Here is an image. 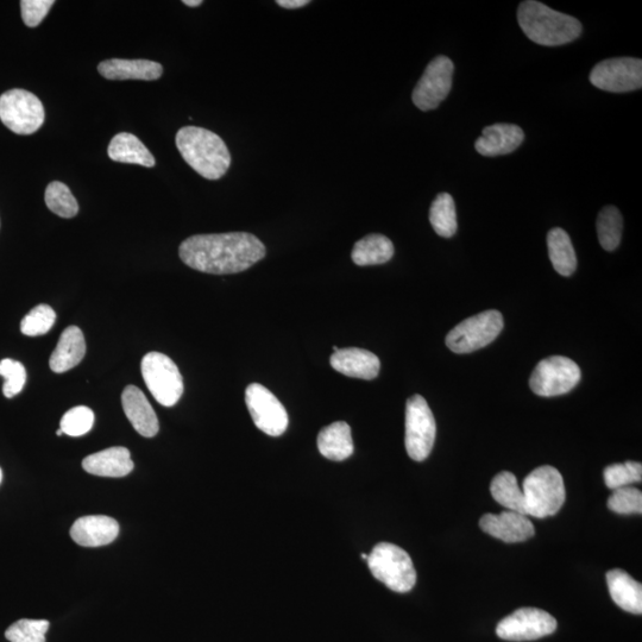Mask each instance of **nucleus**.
Here are the masks:
<instances>
[{
  "label": "nucleus",
  "mask_w": 642,
  "mask_h": 642,
  "mask_svg": "<svg viewBox=\"0 0 642 642\" xmlns=\"http://www.w3.org/2000/svg\"><path fill=\"white\" fill-rule=\"evenodd\" d=\"M318 450L333 462H342L354 453L351 428L344 421H337L323 428L318 436Z\"/></svg>",
  "instance_id": "obj_24"
},
{
  "label": "nucleus",
  "mask_w": 642,
  "mask_h": 642,
  "mask_svg": "<svg viewBox=\"0 0 642 642\" xmlns=\"http://www.w3.org/2000/svg\"><path fill=\"white\" fill-rule=\"evenodd\" d=\"M430 222L436 234L450 238L457 232V213L455 200L449 193H440L434 199L430 210Z\"/></svg>",
  "instance_id": "obj_29"
},
{
  "label": "nucleus",
  "mask_w": 642,
  "mask_h": 642,
  "mask_svg": "<svg viewBox=\"0 0 642 642\" xmlns=\"http://www.w3.org/2000/svg\"><path fill=\"white\" fill-rule=\"evenodd\" d=\"M0 376L5 379L3 393L8 399L20 394L27 382V371L24 365L10 358L0 362Z\"/></svg>",
  "instance_id": "obj_37"
},
{
  "label": "nucleus",
  "mask_w": 642,
  "mask_h": 642,
  "mask_svg": "<svg viewBox=\"0 0 642 642\" xmlns=\"http://www.w3.org/2000/svg\"><path fill=\"white\" fill-rule=\"evenodd\" d=\"M502 329V314L490 310L463 320L450 331L445 342L455 354H470L493 343Z\"/></svg>",
  "instance_id": "obj_7"
},
{
  "label": "nucleus",
  "mask_w": 642,
  "mask_h": 642,
  "mask_svg": "<svg viewBox=\"0 0 642 642\" xmlns=\"http://www.w3.org/2000/svg\"><path fill=\"white\" fill-rule=\"evenodd\" d=\"M550 260L556 272L562 276H571L577 268V257L574 245L566 231L552 229L547 235Z\"/></svg>",
  "instance_id": "obj_27"
},
{
  "label": "nucleus",
  "mask_w": 642,
  "mask_h": 642,
  "mask_svg": "<svg viewBox=\"0 0 642 642\" xmlns=\"http://www.w3.org/2000/svg\"><path fill=\"white\" fill-rule=\"evenodd\" d=\"M590 83L602 91L625 93L642 87V61L635 58L609 59L597 64Z\"/></svg>",
  "instance_id": "obj_14"
},
{
  "label": "nucleus",
  "mask_w": 642,
  "mask_h": 642,
  "mask_svg": "<svg viewBox=\"0 0 642 642\" xmlns=\"http://www.w3.org/2000/svg\"><path fill=\"white\" fill-rule=\"evenodd\" d=\"M49 627L47 620L22 619L8 628L5 638L10 642H46Z\"/></svg>",
  "instance_id": "obj_33"
},
{
  "label": "nucleus",
  "mask_w": 642,
  "mask_h": 642,
  "mask_svg": "<svg viewBox=\"0 0 642 642\" xmlns=\"http://www.w3.org/2000/svg\"><path fill=\"white\" fill-rule=\"evenodd\" d=\"M122 405L131 425L141 436L153 438L159 433V419L140 388L135 386L125 388L122 394Z\"/></svg>",
  "instance_id": "obj_19"
},
{
  "label": "nucleus",
  "mask_w": 642,
  "mask_h": 642,
  "mask_svg": "<svg viewBox=\"0 0 642 642\" xmlns=\"http://www.w3.org/2000/svg\"><path fill=\"white\" fill-rule=\"evenodd\" d=\"M524 140V131L518 125L500 123L484 128L475 148L483 156L507 155L518 149Z\"/></svg>",
  "instance_id": "obj_17"
},
{
  "label": "nucleus",
  "mask_w": 642,
  "mask_h": 642,
  "mask_svg": "<svg viewBox=\"0 0 642 642\" xmlns=\"http://www.w3.org/2000/svg\"><path fill=\"white\" fill-rule=\"evenodd\" d=\"M44 107L34 93L10 90L0 96V121L17 135H33L44 123Z\"/></svg>",
  "instance_id": "obj_8"
},
{
  "label": "nucleus",
  "mask_w": 642,
  "mask_h": 642,
  "mask_svg": "<svg viewBox=\"0 0 642 642\" xmlns=\"http://www.w3.org/2000/svg\"><path fill=\"white\" fill-rule=\"evenodd\" d=\"M483 532L508 544L522 543L534 537L535 528L527 515L508 511L500 514H486L480 520Z\"/></svg>",
  "instance_id": "obj_15"
},
{
  "label": "nucleus",
  "mask_w": 642,
  "mask_h": 642,
  "mask_svg": "<svg viewBox=\"0 0 642 642\" xmlns=\"http://www.w3.org/2000/svg\"><path fill=\"white\" fill-rule=\"evenodd\" d=\"M276 4L280 5L283 9L294 10L310 4V0H278Z\"/></svg>",
  "instance_id": "obj_39"
},
{
  "label": "nucleus",
  "mask_w": 642,
  "mask_h": 642,
  "mask_svg": "<svg viewBox=\"0 0 642 642\" xmlns=\"http://www.w3.org/2000/svg\"><path fill=\"white\" fill-rule=\"evenodd\" d=\"M557 626V620L545 610L520 608L499 622L496 634L507 641H532L555 633Z\"/></svg>",
  "instance_id": "obj_11"
},
{
  "label": "nucleus",
  "mask_w": 642,
  "mask_h": 642,
  "mask_svg": "<svg viewBox=\"0 0 642 642\" xmlns=\"http://www.w3.org/2000/svg\"><path fill=\"white\" fill-rule=\"evenodd\" d=\"M184 4L191 6V8H197V6H200L203 2H201V0H184Z\"/></svg>",
  "instance_id": "obj_40"
},
{
  "label": "nucleus",
  "mask_w": 642,
  "mask_h": 642,
  "mask_svg": "<svg viewBox=\"0 0 642 642\" xmlns=\"http://www.w3.org/2000/svg\"><path fill=\"white\" fill-rule=\"evenodd\" d=\"M368 557H369L368 555H365V553H363V555H362L363 559H368Z\"/></svg>",
  "instance_id": "obj_43"
},
{
  "label": "nucleus",
  "mask_w": 642,
  "mask_h": 642,
  "mask_svg": "<svg viewBox=\"0 0 642 642\" xmlns=\"http://www.w3.org/2000/svg\"><path fill=\"white\" fill-rule=\"evenodd\" d=\"M604 482L609 489L629 487L642 480V465L638 462H626L609 465L603 471Z\"/></svg>",
  "instance_id": "obj_32"
},
{
  "label": "nucleus",
  "mask_w": 642,
  "mask_h": 642,
  "mask_svg": "<svg viewBox=\"0 0 642 642\" xmlns=\"http://www.w3.org/2000/svg\"><path fill=\"white\" fill-rule=\"evenodd\" d=\"M44 200H46L48 209L61 218H73L79 212L77 199L62 182H50L46 194H44Z\"/></svg>",
  "instance_id": "obj_31"
},
{
  "label": "nucleus",
  "mask_w": 642,
  "mask_h": 642,
  "mask_svg": "<svg viewBox=\"0 0 642 642\" xmlns=\"http://www.w3.org/2000/svg\"><path fill=\"white\" fill-rule=\"evenodd\" d=\"M518 21L528 39L540 46H563L577 40L582 34V24L577 18L562 14L535 0L520 4Z\"/></svg>",
  "instance_id": "obj_3"
},
{
  "label": "nucleus",
  "mask_w": 642,
  "mask_h": 642,
  "mask_svg": "<svg viewBox=\"0 0 642 642\" xmlns=\"http://www.w3.org/2000/svg\"><path fill=\"white\" fill-rule=\"evenodd\" d=\"M119 525L115 519L105 515L84 516L74 522L71 537L80 546H106L116 540Z\"/></svg>",
  "instance_id": "obj_16"
},
{
  "label": "nucleus",
  "mask_w": 642,
  "mask_h": 642,
  "mask_svg": "<svg viewBox=\"0 0 642 642\" xmlns=\"http://www.w3.org/2000/svg\"><path fill=\"white\" fill-rule=\"evenodd\" d=\"M100 75L109 80H157L162 77L163 67L149 60L111 59L100 62Z\"/></svg>",
  "instance_id": "obj_21"
},
{
  "label": "nucleus",
  "mask_w": 642,
  "mask_h": 642,
  "mask_svg": "<svg viewBox=\"0 0 642 642\" xmlns=\"http://www.w3.org/2000/svg\"><path fill=\"white\" fill-rule=\"evenodd\" d=\"M367 560L371 574L395 593H408L417 583L412 558L399 546L377 544Z\"/></svg>",
  "instance_id": "obj_5"
},
{
  "label": "nucleus",
  "mask_w": 642,
  "mask_h": 642,
  "mask_svg": "<svg viewBox=\"0 0 642 642\" xmlns=\"http://www.w3.org/2000/svg\"><path fill=\"white\" fill-rule=\"evenodd\" d=\"M581 369L564 356L547 357L535 367L530 387L534 394L552 398L571 392L581 381Z\"/></svg>",
  "instance_id": "obj_10"
},
{
  "label": "nucleus",
  "mask_w": 642,
  "mask_h": 642,
  "mask_svg": "<svg viewBox=\"0 0 642 642\" xmlns=\"http://www.w3.org/2000/svg\"><path fill=\"white\" fill-rule=\"evenodd\" d=\"M331 367L354 379L374 380L380 373L381 362L373 352L358 348L341 349L330 358Z\"/></svg>",
  "instance_id": "obj_18"
},
{
  "label": "nucleus",
  "mask_w": 642,
  "mask_h": 642,
  "mask_svg": "<svg viewBox=\"0 0 642 642\" xmlns=\"http://www.w3.org/2000/svg\"><path fill=\"white\" fill-rule=\"evenodd\" d=\"M107 154L112 161L119 163H130V165L148 168H153L156 165L154 155L144 146L140 138L129 134V132H121L113 137Z\"/></svg>",
  "instance_id": "obj_25"
},
{
  "label": "nucleus",
  "mask_w": 642,
  "mask_h": 642,
  "mask_svg": "<svg viewBox=\"0 0 642 642\" xmlns=\"http://www.w3.org/2000/svg\"><path fill=\"white\" fill-rule=\"evenodd\" d=\"M130 451L127 448L106 449L84 459L83 468L88 474L100 477H125L134 470Z\"/></svg>",
  "instance_id": "obj_20"
},
{
  "label": "nucleus",
  "mask_w": 642,
  "mask_h": 642,
  "mask_svg": "<svg viewBox=\"0 0 642 642\" xmlns=\"http://www.w3.org/2000/svg\"><path fill=\"white\" fill-rule=\"evenodd\" d=\"M245 402L254 424L270 437H280L288 427L286 408L269 389L251 383L245 390Z\"/></svg>",
  "instance_id": "obj_12"
},
{
  "label": "nucleus",
  "mask_w": 642,
  "mask_h": 642,
  "mask_svg": "<svg viewBox=\"0 0 642 642\" xmlns=\"http://www.w3.org/2000/svg\"><path fill=\"white\" fill-rule=\"evenodd\" d=\"M610 596L618 606L628 613L642 614V585L625 570L614 569L607 572Z\"/></svg>",
  "instance_id": "obj_23"
},
{
  "label": "nucleus",
  "mask_w": 642,
  "mask_h": 642,
  "mask_svg": "<svg viewBox=\"0 0 642 642\" xmlns=\"http://www.w3.org/2000/svg\"><path fill=\"white\" fill-rule=\"evenodd\" d=\"M56 314L52 307L39 305L33 308L21 323L24 336L39 337L46 335L55 324Z\"/></svg>",
  "instance_id": "obj_34"
},
{
  "label": "nucleus",
  "mask_w": 642,
  "mask_h": 642,
  "mask_svg": "<svg viewBox=\"0 0 642 642\" xmlns=\"http://www.w3.org/2000/svg\"><path fill=\"white\" fill-rule=\"evenodd\" d=\"M86 355V342L83 331L77 326H69L62 332L60 341L50 356V369L56 374L77 367Z\"/></svg>",
  "instance_id": "obj_22"
},
{
  "label": "nucleus",
  "mask_w": 642,
  "mask_h": 642,
  "mask_svg": "<svg viewBox=\"0 0 642 642\" xmlns=\"http://www.w3.org/2000/svg\"><path fill=\"white\" fill-rule=\"evenodd\" d=\"M608 508L614 513L629 515L642 513L641 490L633 487L615 489L608 499Z\"/></svg>",
  "instance_id": "obj_36"
},
{
  "label": "nucleus",
  "mask_w": 642,
  "mask_h": 642,
  "mask_svg": "<svg viewBox=\"0 0 642 642\" xmlns=\"http://www.w3.org/2000/svg\"><path fill=\"white\" fill-rule=\"evenodd\" d=\"M525 515L537 519L549 518L562 509L565 486L562 474L550 465L537 468L525 478Z\"/></svg>",
  "instance_id": "obj_4"
},
{
  "label": "nucleus",
  "mask_w": 642,
  "mask_h": 642,
  "mask_svg": "<svg viewBox=\"0 0 642 642\" xmlns=\"http://www.w3.org/2000/svg\"><path fill=\"white\" fill-rule=\"evenodd\" d=\"M54 4V0H23L21 2L23 22L29 28L39 27Z\"/></svg>",
  "instance_id": "obj_38"
},
{
  "label": "nucleus",
  "mask_w": 642,
  "mask_h": 642,
  "mask_svg": "<svg viewBox=\"0 0 642 642\" xmlns=\"http://www.w3.org/2000/svg\"><path fill=\"white\" fill-rule=\"evenodd\" d=\"M179 255L198 272L226 275L242 273L266 256V247L248 232L195 235L182 242Z\"/></svg>",
  "instance_id": "obj_1"
},
{
  "label": "nucleus",
  "mask_w": 642,
  "mask_h": 642,
  "mask_svg": "<svg viewBox=\"0 0 642 642\" xmlns=\"http://www.w3.org/2000/svg\"><path fill=\"white\" fill-rule=\"evenodd\" d=\"M144 382L154 399L162 406L173 407L184 394V379L171 358L160 352H149L141 364Z\"/></svg>",
  "instance_id": "obj_6"
},
{
  "label": "nucleus",
  "mask_w": 642,
  "mask_h": 642,
  "mask_svg": "<svg viewBox=\"0 0 642 642\" xmlns=\"http://www.w3.org/2000/svg\"><path fill=\"white\" fill-rule=\"evenodd\" d=\"M56 434H58V436L60 437V436H62V434H64V432H62L61 430H59L58 432H56Z\"/></svg>",
  "instance_id": "obj_42"
},
{
  "label": "nucleus",
  "mask_w": 642,
  "mask_h": 642,
  "mask_svg": "<svg viewBox=\"0 0 642 642\" xmlns=\"http://www.w3.org/2000/svg\"><path fill=\"white\" fill-rule=\"evenodd\" d=\"M2 481H3V471L2 469H0V483H2Z\"/></svg>",
  "instance_id": "obj_41"
},
{
  "label": "nucleus",
  "mask_w": 642,
  "mask_h": 642,
  "mask_svg": "<svg viewBox=\"0 0 642 642\" xmlns=\"http://www.w3.org/2000/svg\"><path fill=\"white\" fill-rule=\"evenodd\" d=\"M394 256V245L392 241L383 235H368L358 241L352 249V261L357 266H377L387 263Z\"/></svg>",
  "instance_id": "obj_26"
},
{
  "label": "nucleus",
  "mask_w": 642,
  "mask_h": 642,
  "mask_svg": "<svg viewBox=\"0 0 642 642\" xmlns=\"http://www.w3.org/2000/svg\"><path fill=\"white\" fill-rule=\"evenodd\" d=\"M455 66L448 56L440 55L425 69L413 91V103L421 111L437 109L449 96Z\"/></svg>",
  "instance_id": "obj_13"
},
{
  "label": "nucleus",
  "mask_w": 642,
  "mask_h": 642,
  "mask_svg": "<svg viewBox=\"0 0 642 642\" xmlns=\"http://www.w3.org/2000/svg\"><path fill=\"white\" fill-rule=\"evenodd\" d=\"M437 425L427 401L421 395L408 399L406 406L405 444L408 456L423 462L436 442Z\"/></svg>",
  "instance_id": "obj_9"
},
{
  "label": "nucleus",
  "mask_w": 642,
  "mask_h": 642,
  "mask_svg": "<svg viewBox=\"0 0 642 642\" xmlns=\"http://www.w3.org/2000/svg\"><path fill=\"white\" fill-rule=\"evenodd\" d=\"M490 493L499 505L525 515V497L519 487L518 480L509 471L497 474L490 484Z\"/></svg>",
  "instance_id": "obj_28"
},
{
  "label": "nucleus",
  "mask_w": 642,
  "mask_h": 642,
  "mask_svg": "<svg viewBox=\"0 0 642 642\" xmlns=\"http://www.w3.org/2000/svg\"><path fill=\"white\" fill-rule=\"evenodd\" d=\"M94 413L91 408L78 406L68 411L61 419L60 430L71 437L85 436L92 430Z\"/></svg>",
  "instance_id": "obj_35"
},
{
  "label": "nucleus",
  "mask_w": 642,
  "mask_h": 642,
  "mask_svg": "<svg viewBox=\"0 0 642 642\" xmlns=\"http://www.w3.org/2000/svg\"><path fill=\"white\" fill-rule=\"evenodd\" d=\"M176 147L195 172L207 180L223 178L229 171L231 155L228 147L214 132L198 127H185L175 138Z\"/></svg>",
  "instance_id": "obj_2"
},
{
  "label": "nucleus",
  "mask_w": 642,
  "mask_h": 642,
  "mask_svg": "<svg viewBox=\"0 0 642 642\" xmlns=\"http://www.w3.org/2000/svg\"><path fill=\"white\" fill-rule=\"evenodd\" d=\"M623 219L615 206H606L597 218V236L602 248L614 251L619 247L622 237Z\"/></svg>",
  "instance_id": "obj_30"
}]
</instances>
